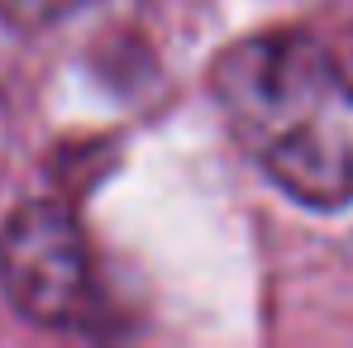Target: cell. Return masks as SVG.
Wrapping results in <instances>:
<instances>
[{
  "instance_id": "obj_2",
  "label": "cell",
  "mask_w": 353,
  "mask_h": 348,
  "mask_svg": "<svg viewBox=\"0 0 353 348\" xmlns=\"http://www.w3.org/2000/svg\"><path fill=\"white\" fill-rule=\"evenodd\" d=\"M0 287L43 329H81L101 315V277L86 234L62 201H24L0 229Z\"/></svg>"
},
{
  "instance_id": "obj_3",
  "label": "cell",
  "mask_w": 353,
  "mask_h": 348,
  "mask_svg": "<svg viewBox=\"0 0 353 348\" xmlns=\"http://www.w3.org/2000/svg\"><path fill=\"white\" fill-rule=\"evenodd\" d=\"M81 5H91V0H0V10L19 24H53V19H67Z\"/></svg>"
},
{
  "instance_id": "obj_1",
  "label": "cell",
  "mask_w": 353,
  "mask_h": 348,
  "mask_svg": "<svg viewBox=\"0 0 353 348\" xmlns=\"http://www.w3.org/2000/svg\"><path fill=\"white\" fill-rule=\"evenodd\" d=\"M210 91L239 148L292 201L353 205V81L320 39L253 34L215 62Z\"/></svg>"
}]
</instances>
